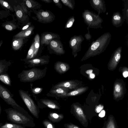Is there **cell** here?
<instances>
[{"instance_id":"cell-1","label":"cell","mask_w":128,"mask_h":128,"mask_svg":"<svg viewBox=\"0 0 128 128\" xmlns=\"http://www.w3.org/2000/svg\"><path fill=\"white\" fill-rule=\"evenodd\" d=\"M111 37L110 32L105 33L93 42L81 60H84L104 52L110 42Z\"/></svg>"},{"instance_id":"cell-2","label":"cell","mask_w":128,"mask_h":128,"mask_svg":"<svg viewBox=\"0 0 128 128\" xmlns=\"http://www.w3.org/2000/svg\"><path fill=\"white\" fill-rule=\"evenodd\" d=\"M7 120L13 123L33 128L36 126L33 118L29 114L22 112L12 108L4 110Z\"/></svg>"},{"instance_id":"cell-3","label":"cell","mask_w":128,"mask_h":128,"mask_svg":"<svg viewBox=\"0 0 128 128\" xmlns=\"http://www.w3.org/2000/svg\"><path fill=\"white\" fill-rule=\"evenodd\" d=\"M47 68L43 69L34 67L28 70H23L18 75L20 82H32L40 79L46 75Z\"/></svg>"},{"instance_id":"cell-4","label":"cell","mask_w":128,"mask_h":128,"mask_svg":"<svg viewBox=\"0 0 128 128\" xmlns=\"http://www.w3.org/2000/svg\"><path fill=\"white\" fill-rule=\"evenodd\" d=\"M84 22L89 28H100L102 19L98 15L88 10H85L82 13Z\"/></svg>"},{"instance_id":"cell-5","label":"cell","mask_w":128,"mask_h":128,"mask_svg":"<svg viewBox=\"0 0 128 128\" xmlns=\"http://www.w3.org/2000/svg\"><path fill=\"white\" fill-rule=\"evenodd\" d=\"M13 94L7 88L0 84V97L13 108L24 113L28 114L27 111L16 102L13 98Z\"/></svg>"},{"instance_id":"cell-6","label":"cell","mask_w":128,"mask_h":128,"mask_svg":"<svg viewBox=\"0 0 128 128\" xmlns=\"http://www.w3.org/2000/svg\"><path fill=\"white\" fill-rule=\"evenodd\" d=\"M20 95L31 113L36 118H39V108L31 97L28 91L18 90Z\"/></svg>"},{"instance_id":"cell-7","label":"cell","mask_w":128,"mask_h":128,"mask_svg":"<svg viewBox=\"0 0 128 128\" xmlns=\"http://www.w3.org/2000/svg\"><path fill=\"white\" fill-rule=\"evenodd\" d=\"M21 60L24 62L30 68L46 64L49 62V57L45 56L30 59L25 58Z\"/></svg>"},{"instance_id":"cell-8","label":"cell","mask_w":128,"mask_h":128,"mask_svg":"<svg viewBox=\"0 0 128 128\" xmlns=\"http://www.w3.org/2000/svg\"><path fill=\"white\" fill-rule=\"evenodd\" d=\"M81 35L75 36L72 37L69 41V46L72 49V53L75 57L77 55V52L80 50L81 44L84 40Z\"/></svg>"},{"instance_id":"cell-9","label":"cell","mask_w":128,"mask_h":128,"mask_svg":"<svg viewBox=\"0 0 128 128\" xmlns=\"http://www.w3.org/2000/svg\"><path fill=\"white\" fill-rule=\"evenodd\" d=\"M122 48V46L120 47L114 52L108 65L109 70H113L116 67L120 58Z\"/></svg>"},{"instance_id":"cell-10","label":"cell","mask_w":128,"mask_h":128,"mask_svg":"<svg viewBox=\"0 0 128 128\" xmlns=\"http://www.w3.org/2000/svg\"><path fill=\"white\" fill-rule=\"evenodd\" d=\"M39 108L42 109L48 107L53 109H60V107L58 102L54 101L47 99H42L37 102Z\"/></svg>"},{"instance_id":"cell-11","label":"cell","mask_w":128,"mask_h":128,"mask_svg":"<svg viewBox=\"0 0 128 128\" xmlns=\"http://www.w3.org/2000/svg\"><path fill=\"white\" fill-rule=\"evenodd\" d=\"M71 112L77 118L83 122H87V120L82 110L76 104H73L71 106Z\"/></svg>"},{"instance_id":"cell-12","label":"cell","mask_w":128,"mask_h":128,"mask_svg":"<svg viewBox=\"0 0 128 128\" xmlns=\"http://www.w3.org/2000/svg\"><path fill=\"white\" fill-rule=\"evenodd\" d=\"M78 84L74 80H68L59 82L53 86L51 89L59 88H64L68 89H74L77 88Z\"/></svg>"},{"instance_id":"cell-13","label":"cell","mask_w":128,"mask_h":128,"mask_svg":"<svg viewBox=\"0 0 128 128\" xmlns=\"http://www.w3.org/2000/svg\"><path fill=\"white\" fill-rule=\"evenodd\" d=\"M90 3L91 6L97 11L98 14L106 12V8L105 2L104 0H91Z\"/></svg>"},{"instance_id":"cell-14","label":"cell","mask_w":128,"mask_h":128,"mask_svg":"<svg viewBox=\"0 0 128 128\" xmlns=\"http://www.w3.org/2000/svg\"><path fill=\"white\" fill-rule=\"evenodd\" d=\"M36 14L38 21L40 22L48 23L51 22L53 20V16L47 11L40 10Z\"/></svg>"},{"instance_id":"cell-15","label":"cell","mask_w":128,"mask_h":128,"mask_svg":"<svg viewBox=\"0 0 128 128\" xmlns=\"http://www.w3.org/2000/svg\"><path fill=\"white\" fill-rule=\"evenodd\" d=\"M69 90V89L64 88L51 89L47 95L54 97L57 99L58 98H65L66 94L68 92Z\"/></svg>"},{"instance_id":"cell-16","label":"cell","mask_w":128,"mask_h":128,"mask_svg":"<svg viewBox=\"0 0 128 128\" xmlns=\"http://www.w3.org/2000/svg\"><path fill=\"white\" fill-rule=\"evenodd\" d=\"M54 68L56 72L62 74L67 72L70 68L69 65L66 62L58 61L54 64Z\"/></svg>"},{"instance_id":"cell-17","label":"cell","mask_w":128,"mask_h":128,"mask_svg":"<svg viewBox=\"0 0 128 128\" xmlns=\"http://www.w3.org/2000/svg\"><path fill=\"white\" fill-rule=\"evenodd\" d=\"M50 44L51 48L57 54H63L64 53L65 51L62 46L58 41L52 40Z\"/></svg>"},{"instance_id":"cell-18","label":"cell","mask_w":128,"mask_h":128,"mask_svg":"<svg viewBox=\"0 0 128 128\" xmlns=\"http://www.w3.org/2000/svg\"><path fill=\"white\" fill-rule=\"evenodd\" d=\"M123 22L122 16L119 12L114 13L112 17V23L117 27L122 26Z\"/></svg>"},{"instance_id":"cell-19","label":"cell","mask_w":128,"mask_h":128,"mask_svg":"<svg viewBox=\"0 0 128 128\" xmlns=\"http://www.w3.org/2000/svg\"><path fill=\"white\" fill-rule=\"evenodd\" d=\"M62 114H59L54 112H50L48 115V118L50 121L53 123L58 122L64 118Z\"/></svg>"},{"instance_id":"cell-20","label":"cell","mask_w":128,"mask_h":128,"mask_svg":"<svg viewBox=\"0 0 128 128\" xmlns=\"http://www.w3.org/2000/svg\"><path fill=\"white\" fill-rule=\"evenodd\" d=\"M123 88L121 83L116 82L114 87V98L116 99L121 97L123 94Z\"/></svg>"},{"instance_id":"cell-21","label":"cell","mask_w":128,"mask_h":128,"mask_svg":"<svg viewBox=\"0 0 128 128\" xmlns=\"http://www.w3.org/2000/svg\"><path fill=\"white\" fill-rule=\"evenodd\" d=\"M24 38H13L12 42V46L14 50H19L23 44Z\"/></svg>"},{"instance_id":"cell-22","label":"cell","mask_w":128,"mask_h":128,"mask_svg":"<svg viewBox=\"0 0 128 128\" xmlns=\"http://www.w3.org/2000/svg\"><path fill=\"white\" fill-rule=\"evenodd\" d=\"M58 37L55 34H44L42 37L41 40V44H50L51 41L53 39L56 38Z\"/></svg>"},{"instance_id":"cell-23","label":"cell","mask_w":128,"mask_h":128,"mask_svg":"<svg viewBox=\"0 0 128 128\" xmlns=\"http://www.w3.org/2000/svg\"><path fill=\"white\" fill-rule=\"evenodd\" d=\"M12 62L5 59L0 60V74L7 73L9 67Z\"/></svg>"},{"instance_id":"cell-24","label":"cell","mask_w":128,"mask_h":128,"mask_svg":"<svg viewBox=\"0 0 128 128\" xmlns=\"http://www.w3.org/2000/svg\"><path fill=\"white\" fill-rule=\"evenodd\" d=\"M34 28L32 26L29 27L26 30H22L14 36L13 38H25L30 36L32 33Z\"/></svg>"},{"instance_id":"cell-25","label":"cell","mask_w":128,"mask_h":128,"mask_svg":"<svg viewBox=\"0 0 128 128\" xmlns=\"http://www.w3.org/2000/svg\"><path fill=\"white\" fill-rule=\"evenodd\" d=\"M14 9L16 16L19 19L23 20H26L27 16L25 15V12L20 6L19 5L16 7L14 6Z\"/></svg>"},{"instance_id":"cell-26","label":"cell","mask_w":128,"mask_h":128,"mask_svg":"<svg viewBox=\"0 0 128 128\" xmlns=\"http://www.w3.org/2000/svg\"><path fill=\"white\" fill-rule=\"evenodd\" d=\"M87 89V88L86 87H81L76 89L74 90L68 92L66 95L65 98L79 95L84 92Z\"/></svg>"},{"instance_id":"cell-27","label":"cell","mask_w":128,"mask_h":128,"mask_svg":"<svg viewBox=\"0 0 128 128\" xmlns=\"http://www.w3.org/2000/svg\"><path fill=\"white\" fill-rule=\"evenodd\" d=\"M0 80L5 84L11 86V80L10 76L7 73L0 74Z\"/></svg>"},{"instance_id":"cell-28","label":"cell","mask_w":128,"mask_h":128,"mask_svg":"<svg viewBox=\"0 0 128 128\" xmlns=\"http://www.w3.org/2000/svg\"><path fill=\"white\" fill-rule=\"evenodd\" d=\"M34 43L35 48L34 58H35L36 56L40 47V37L39 34H37L34 38Z\"/></svg>"},{"instance_id":"cell-29","label":"cell","mask_w":128,"mask_h":128,"mask_svg":"<svg viewBox=\"0 0 128 128\" xmlns=\"http://www.w3.org/2000/svg\"><path fill=\"white\" fill-rule=\"evenodd\" d=\"M2 26L8 30L11 31L16 29L17 28L16 25L12 22H8L4 23Z\"/></svg>"},{"instance_id":"cell-30","label":"cell","mask_w":128,"mask_h":128,"mask_svg":"<svg viewBox=\"0 0 128 128\" xmlns=\"http://www.w3.org/2000/svg\"><path fill=\"white\" fill-rule=\"evenodd\" d=\"M24 2L26 6L29 8H36L39 6V4L37 2L33 0H24Z\"/></svg>"},{"instance_id":"cell-31","label":"cell","mask_w":128,"mask_h":128,"mask_svg":"<svg viewBox=\"0 0 128 128\" xmlns=\"http://www.w3.org/2000/svg\"><path fill=\"white\" fill-rule=\"evenodd\" d=\"M26 127L15 124L6 122L0 128H25Z\"/></svg>"},{"instance_id":"cell-32","label":"cell","mask_w":128,"mask_h":128,"mask_svg":"<svg viewBox=\"0 0 128 128\" xmlns=\"http://www.w3.org/2000/svg\"><path fill=\"white\" fill-rule=\"evenodd\" d=\"M35 50L34 44L33 42L29 50L26 59H30L34 58Z\"/></svg>"},{"instance_id":"cell-33","label":"cell","mask_w":128,"mask_h":128,"mask_svg":"<svg viewBox=\"0 0 128 128\" xmlns=\"http://www.w3.org/2000/svg\"><path fill=\"white\" fill-rule=\"evenodd\" d=\"M0 4L8 10L14 12V11L12 8L7 2L4 0H0Z\"/></svg>"},{"instance_id":"cell-34","label":"cell","mask_w":128,"mask_h":128,"mask_svg":"<svg viewBox=\"0 0 128 128\" xmlns=\"http://www.w3.org/2000/svg\"><path fill=\"white\" fill-rule=\"evenodd\" d=\"M42 123L45 128H56L54 125L50 120L45 119Z\"/></svg>"},{"instance_id":"cell-35","label":"cell","mask_w":128,"mask_h":128,"mask_svg":"<svg viewBox=\"0 0 128 128\" xmlns=\"http://www.w3.org/2000/svg\"><path fill=\"white\" fill-rule=\"evenodd\" d=\"M106 128H116L112 116L110 117L107 123Z\"/></svg>"},{"instance_id":"cell-36","label":"cell","mask_w":128,"mask_h":128,"mask_svg":"<svg viewBox=\"0 0 128 128\" xmlns=\"http://www.w3.org/2000/svg\"><path fill=\"white\" fill-rule=\"evenodd\" d=\"M61 1L65 5L68 6L72 10H73L74 6L73 5L71 0H61Z\"/></svg>"},{"instance_id":"cell-37","label":"cell","mask_w":128,"mask_h":128,"mask_svg":"<svg viewBox=\"0 0 128 128\" xmlns=\"http://www.w3.org/2000/svg\"><path fill=\"white\" fill-rule=\"evenodd\" d=\"M10 12L9 10L4 11L0 10V18L2 19L8 17L10 14Z\"/></svg>"},{"instance_id":"cell-38","label":"cell","mask_w":128,"mask_h":128,"mask_svg":"<svg viewBox=\"0 0 128 128\" xmlns=\"http://www.w3.org/2000/svg\"><path fill=\"white\" fill-rule=\"evenodd\" d=\"M74 21V18L72 16L69 19L67 22L65 28H69L72 26Z\"/></svg>"},{"instance_id":"cell-39","label":"cell","mask_w":128,"mask_h":128,"mask_svg":"<svg viewBox=\"0 0 128 128\" xmlns=\"http://www.w3.org/2000/svg\"><path fill=\"white\" fill-rule=\"evenodd\" d=\"M64 126L65 128H80L71 122L70 124H64Z\"/></svg>"},{"instance_id":"cell-40","label":"cell","mask_w":128,"mask_h":128,"mask_svg":"<svg viewBox=\"0 0 128 128\" xmlns=\"http://www.w3.org/2000/svg\"><path fill=\"white\" fill-rule=\"evenodd\" d=\"M42 88H34L32 89V92L35 94H38L40 93L42 90Z\"/></svg>"},{"instance_id":"cell-41","label":"cell","mask_w":128,"mask_h":128,"mask_svg":"<svg viewBox=\"0 0 128 128\" xmlns=\"http://www.w3.org/2000/svg\"><path fill=\"white\" fill-rule=\"evenodd\" d=\"M104 106L103 105L100 104L96 108L95 110V111L97 113L99 112L103 109Z\"/></svg>"},{"instance_id":"cell-42","label":"cell","mask_w":128,"mask_h":128,"mask_svg":"<svg viewBox=\"0 0 128 128\" xmlns=\"http://www.w3.org/2000/svg\"><path fill=\"white\" fill-rule=\"evenodd\" d=\"M20 5L21 8L25 13L27 14L28 12V10L25 4L22 2L21 4Z\"/></svg>"},{"instance_id":"cell-43","label":"cell","mask_w":128,"mask_h":128,"mask_svg":"<svg viewBox=\"0 0 128 128\" xmlns=\"http://www.w3.org/2000/svg\"><path fill=\"white\" fill-rule=\"evenodd\" d=\"M53 1L55 3L56 5L58 6L59 8H62V4L60 2V0H54Z\"/></svg>"},{"instance_id":"cell-44","label":"cell","mask_w":128,"mask_h":128,"mask_svg":"<svg viewBox=\"0 0 128 128\" xmlns=\"http://www.w3.org/2000/svg\"><path fill=\"white\" fill-rule=\"evenodd\" d=\"M88 29L87 28L88 30V32L87 34H85V37L86 38V39L87 40H90L92 38L88 30L89 28L88 27Z\"/></svg>"},{"instance_id":"cell-45","label":"cell","mask_w":128,"mask_h":128,"mask_svg":"<svg viewBox=\"0 0 128 128\" xmlns=\"http://www.w3.org/2000/svg\"><path fill=\"white\" fill-rule=\"evenodd\" d=\"M31 23L29 22L26 25L24 26L22 28V30H23L28 29L31 24Z\"/></svg>"},{"instance_id":"cell-46","label":"cell","mask_w":128,"mask_h":128,"mask_svg":"<svg viewBox=\"0 0 128 128\" xmlns=\"http://www.w3.org/2000/svg\"><path fill=\"white\" fill-rule=\"evenodd\" d=\"M105 114V112L104 110H102L99 113L98 116L102 118L104 117Z\"/></svg>"},{"instance_id":"cell-47","label":"cell","mask_w":128,"mask_h":128,"mask_svg":"<svg viewBox=\"0 0 128 128\" xmlns=\"http://www.w3.org/2000/svg\"><path fill=\"white\" fill-rule=\"evenodd\" d=\"M123 75L124 78H126L128 76V71L125 70L123 72Z\"/></svg>"},{"instance_id":"cell-48","label":"cell","mask_w":128,"mask_h":128,"mask_svg":"<svg viewBox=\"0 0 128 128\" xmlns=\"http://www.w3.org/2000/svg\"><path fill=\"white\" fill-rule=\"evenodd\" d=\"M41 0L46 3H50L52 2V1L51 0Z\"/></svg>"},{"instance_id":"cell-49","label":"cell","mask_w":128,"mask_h":128,"mask_svg":"<svg viewBox=\"0 0 128 128\" xmlns=\"http://www.w3.org/2000/svg\"><path fill=\"white\" fill-rule=\"evenodd\" d=\"M93 70H89L86 71V72L88 74H90L92 73Z\"/></svg>"},{"instance_id":"cell-50","label":"cell","mask_w":128,"mask_h":128,"mask_svg":"<svg viewBox=\"0 0 128 128\" xmlns=\"http://www.w3.org/2000/svg\"><path fill=\"white\" fill-rule=\"evenodd\" d=\"M90 78H94L95 77L94 75L92 73L90 74Z\"/></svg>"},{"instance_id":"cell-51","label":"cell","mask_w":128,"mask_h":128,"mask_svg":"<svg viewBox=\"0 0 128 128\" xmlns=\"http://www.w3.org/2000/svg\"><path fill=\"white\" fill-rule=\"evenodd\" d=\"M3 43V41L2 40L0 41V47L1 46Z\"/></svg>"},{"instance_id":"cell-52","label":"cell","mask_w":128,"mask_h":128,"mask_svg":"<svg viewBox=\"0 0 128 128\" xmlns=\"http://www.w3.org/2000/svg\"><path fill=\"white\" fill-rule=\"evenodd\" d=\"M1 111H2V109H1V106H0V114H1Z\"/></svg>"},{"instance_id":"cell-53","label":"cell","mask_w":128,"mask_h":128,"mask_svg":"<svg viewBox=\"0 0 128 128\" xmlns=\"http://www.w3.org/2000/svg\"><path fill=\"white\" fill-rule=\"evenodd\" d=\"M3 124L0 122V127Z\"/></svg>"},{"instance_id":"cell-54","label":"cell","mask_w":128,"mask_h":128,"mask_svg":"<svg viewBox=\"0 0 128 128\" xmlns=\"http://www.w3.org/2000/svg\"></svg>"}]
</instances>
